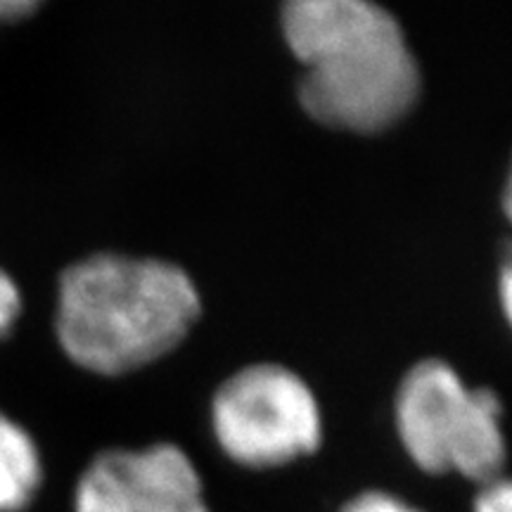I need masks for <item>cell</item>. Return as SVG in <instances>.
Here are the masks:
<instances>
[{
	"instance_id": "6da1fadb",
	"label": "cell",
	"mask_w": 512,
	"mask_h": 512,
	"mask_svg": "<svg viewBox=\"0 0 512 512\" xmlns=\"http://www.w3.org/2000/svg\"><path fill=\"white\" fill-rule=\"evenodd\" d=\"M283 34L304 67L299 102L318 124L380 133L418 102V60L382 5L294 0L283 8Z\"/></svg>"
},
{
	"instance_id": "7a4b0ae2",
	"label": "cell",
	"mask_w": 512,
	"mask_h": 512,
	"mask_svg": "<svg viewBox=\"0 0 512 512\" xmlns=\"http://www.w3.org/2000/svg\"><path fill=\"white\" fill-rule=\"evenodd\" d=\"M200 311V292L176 264L93 254L62 273L55 328L76 366L124 375L176 349Z\"/></svg>"
},
{
	"instance_id": "3957f363",
	"label": "cell",
	"mask_w": 512,
	"mask_h": 512,
	"mask_svg": "<svg viewBox=\"0 0 512 512\" xmlns=\"http://www.w3.org/2000/svg\"><path fill=\"white\" fill-rule=\"evenodd\" d=\"M501 399L467 387L439 358L415 363L396 392V430L406 453L427 475H456L479 486L503 477Z\"/></svg>"
},
{
	"instance_id": "277c9868",
	"label": "cell",
	"mask_w": 512,
	"mask_h": 512,
	"mask_svg": "<svg viewBox=\"0 0 512 512\" xmlns=\"http://www.w3.org/2000/svg\"><path fill=\"white\" fill-rule=\"evenodd\" d=\"M211 425L228 458L259 470L309 456L323 439L309 384L278 363H254L230 375L211 403Z\"/></svg>"
},
{
	"instance_id": "5b68a950",
	"label": "cell",
	"mask_w": 512,
	"mask_h": 512,
	"mask_svg": "<svg viewBox=\"0 0 512 512\" xmlns=\"http://www.w3.org/2000/svg\"><path fill=\"white\" fill-rule=\"evenodd\" d=\"M74 512H211L188 453L174 444L112 448L76 484Z\"/></svg>"
},
{
	"instance_id": "8992f818",
	"label": "cell",
	"mask_w": 512,
	"mask_h": 512,
	"mask_svg": "<svg viewBox=\"0 0 512 512\" xmlns=\"http://www.w3.org/2000/svg\"><path fill=\"white\" fill-rule=\"evenodd\" d=\"M41 479V453L34 439L15 420L0 413V512L27 508Z\"/></svg>"
},
{
	"instance_id": "52a82bcc",
	"label": "cell",
	"mask_w": 512,
	"mask_h": 512,
	"mask_svg": "<svg viewBox=\"0 0 512 512\" xmlns=\"http://www.w3.org/2000/svg\"><path fill=\"white\" fill-rule=\"evenodd\" d=\"M339 512H422L389 491H363L342 505Z\"/></svg>"
},
{
	"instance_id": "ba28073f",
	"label": "cell",
	"mask_w": 512,
	"mask_h": 512,
	"mask_svg": "<svg viewBox=\"0 0 512 512\" xmlns=\"http://www.w3.org/2000/svg\"><path fill=\"white\" fill-rule=\"evenodd\" d=\"M475 512H512V479L498 477L482 484L475 498Z\"/></svg>"
},
{
	"instance_id": "9c48e42d",
	"label": "cell",
	"mask_w": 512,
	"mask_h": 512,
	"mask_svg": "<svg viewBox=\"0 0 512 512\" xmlns=\"http://www.w3.org/2000/svg\"><path fill=\"white\" fill-rule=\"evenodd\" d=\"M19 309H22V297H19L15 280L0 268V335H5L12 328Z\"/></svg>"
},
{
	"instance_id": "30bf717a",
	"label": "cell",
	"mask_w": 512,
	"mask_h": 512,
	"mask_svg": "<svg viewBox=\"0 0 512 512\" xmlns=\"http://www.w3.org/2000/svg\"><path fill=\"white\" fill-rule=\"evenodd\" d=\"M498 294H501L503 313L512 328V245L505 249V254H503L501 273H498Z\"/></svg>"
},
{
	"instance_id": "8fae6325",
	"label": "cell",
	"mask_w": 512,
	"mask_h": 512,
	"mask_svg": "<svg viewBox=\"0 0 512 512\" xmlns=\"http://www.w3.org/2000/svg\"><path fill=\"white\" fill-rule=\"evenodd\" d=\"M38 5L34 0H0V22L3 19H19L34 12Z\"/></svg>"
},
{
	"instance_id": "7c38bea8",
	"label": "cell",
	"mask_w": 512,
	"mask_h": 512,
	"mask_svg": "<svg viewBox=\"0 0 512 512\" xmlns=\"http://www.w3.org/2000/svg\"><path fill=\"white\" fill-rule=\"evenodd\" d=\"M503 211L508 216V221L512 223V164L508 171V178H505V188H503Z\"/></svg>"
}]
</instances>
